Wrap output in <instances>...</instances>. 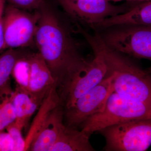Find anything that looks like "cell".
<instances>
[{"label": "cell", "instance_id": "cell-1", "mask_svg": "<svg viewBox=\"0 0 151 151\" xmlns=\"http://www.w3.org/2000/svg\"><path fill=\"white\" fill-rule=\"evenodd\" d=\"M35 42L57 82L86 59L68 30L44 3Z\"/></svg>", "mask_w": 151, "mask_h": 151}, {"label": "cell", "instance_id": "cell-2", "mask_svg": "<svg viewBox=\"0 0 151 151\" xmlns=\"http://www.w3.org/2000/svg\"><path fill=\"white\" fill-rule=\"evenodd\" d=\"M93 34L83 30L81 35L91 47L103 55L107 73L112 76L113 92L135 101L151 105V73L134 58L115 51L105 44L98 31Z\"/></svg>", "mask_w": 151, "mask_h": 151}, {"label": "cell", "instance_id": "cell-3", "mask_svg": "<svg viewBox=\"0 0 151 151\" xmlns=\"http://www.w3.org/2000/svg\"><path fill=\"white\" fill-rule=\"evenodd\" d=\"M91 48L94 54L93 59H86L57 82V91L64 111L99 84L106 75L107 66L103 55L97 49Z\"/></svg>", "mask_w": 151, "mask_h": 151}, {"label": "cell", "instance_id": "cell-4", "mask_svg": "<svg viewBox=\"0 0 151 151\" xmlns=\"http://www.w3.org/2000/svg\"><path fill=\"white\" fill-rule=\"evenodd\" d=\"M151 118V105L135 101L115 92L108 97L102 112L86 119L80 126L89 136L105 127L135 120Z\"/></svg>", "mask_w": 151, "mask_h": 151}, {"label": "cell", "instance_id": "cell-5", "mask_svg": "<svg viewBox=\"0 0 151 151\" xmlns=\"http://www.w3.org/2000/svg\"><path fill=\"white\" fill-rule=\"evenodd\" d=\"M97 31L105 44L113 50L151 62V25H116ZM146 70L151 73V65Z\"/></svg>", "mask_w": 151, "mask_h": 151}, {"label": "cell", "instance_id": "cell-6", "mask_svg": "<svg viewBox=\"0 0 151 151\" xmlns=\"http://www.w3.org/2000/svg\"><path fill=\"white\" fill-rule=\"evenodd\" d=\"M105 151H144L151 145V118L112 125L99 130Z\"/></svg>", "mask_w": 151, "mask_h": 151}, {"label": "cell", "instance_id": "cell-7", "mask_svg": "<svg viewBox=\"0 0 151 151\" xmlns=\"http://www.w3.org/2000/svg\"><path fill=\"white\" fill-rule=\"evenodd\" d=\"M40 13L21 9L9 4L4 15L5 49H17L35 45V36Z\"/></svg>", "mask_w": 151, "mask_h": 151}, {"label": "cell", "instance_id": "cell-8", "mask_svg": "<svg viewBox=\"0 0 151 151\" xmlns=\"http://www.w3.org/2000/svg\"><path fill=\"white\" fill-rule=\"evenodd\" d=\"M65 12L76 22L92 29L105 19L129 11L137 2L115 5L108 0H58Z\"/></svg>", "mask_w": 151, "mask_h": 151}, {"label": "cell", "instance_id": "cell-9", "mask_svg": "<svg viewBox=\"0 0 151 151\" xmlns=\"http://www.w3.org/2000/svg\"><path fill=\"white\" fill-rule=\"evenodd\" d=\"M112 79V76L106 73L99 84L64 110L65 126L77 129L86 119L103 111L108 96L113 92Z\"/></svg>", "mask_w": 151, "mask_h": 151}, {"label": "cell", "instance_id": "cell-10", "mask_svg": "<svg viewBox=\"0 0 151 151\" xmlns=\"http://www.w3.org/2000/svg\"><path fill=\"white\" fill-rule=\"evenodd\" d=\"M64 109L60 104L50 112L30 145L29 151H50L64 129Z\"/></svg>", "mask_w": 151, "mask_h": 151}, {"label": "cell", "instance_id": "cell-11", "mask_svg": "<svg viewBox=\"0 0 151 151\" xmlns=\"http://www.w3.org/2000/svg\"><path fill=\"white\" fill-rule=\"evenodd\" d=\"M29 60L30 73L27 90L32 94L44 98L56 80L38 52L30 54Z\"/></svg>", "mask_w": 151, "mask_h": 151}, {"label": "cell", "instance_id": "cell-12", "mask_svg": "<svg viewBox=\"0 0 151 151\" xmlns=\"http://www.w3.org/2000/svg\"><path fill=\"white\" fill-rule=\"evenodd\" d=\"M119 24L151 25V0L138 2L129 11L105 19L93 26L92 29L99 30Z\"/></svg>", "mask_w": 151, "mask_h": 151}, {"label": "cell", "instance_id": "cell-13", "mask_svg": "<svg viewBox=\"0 0 151 151\" xmlns=\"http://www.w3.org/2000/svg\"><path fill=\"white\" fill-rule=\"evenodd\" d=\"M44 98L32 94L27 89L17 85L14 91L12 103L16 114L14 123L20 129H22L26 126Z\"/></svg>", "mask_w": 151, "mask_h": 151}, {"label": "cell", "instance_id": "cell-14", "mask_svg": "<svg viewBox=\"0 0 151 151\" xmlns=\"http://www.w3.org/2000/svg\"><path fill=\"white\" fill-rule=\"evenodd\" d=\"M90 136L83 131L65 126L50 151H94Z\"/></svg>", "mask_w": 151, "mask_h": 151}, {"label": "cell", "instance_id": "cell-15", "mask_svg": "<svg viewBox=\"0 0 151 151\" xmlns=\"http://www.w3.org/2000/svg\"><path fill=\"white\" fill-rule=\"evenodd\" d=\"M56 87L57 82L47 92L39 108L37 114L34 119L29 129L24 138L25 151H29L30 145L33 139L50 113L60 104Z\"/></svg>", "mask_w": 151, "mask_h": 151}, {"label": "cell", "instance_id": "cell-16", "mask_svg": "<svg viewBox=\"0 0 151 151\" xmlns=\"http://www.w3.org/2000/svg\"><path fill=\"white\" fill-rule=\"evenodd\" d=\"M14 93L10 81L0 88V132L15 121V111L12 103Z\"/></svg>", "mask_w": 151, "mask_h": 151}, {"label": "cell", "instance_id": "cell-17", "mask_svg": "<svg viewBox=\"0 0 151 151\" xmlns=\"http://www.w3.org/2000/svg\"><path fill=\"white\" fill-rule=\"evenodd\" d=\"M25 55L17 49H8L0 55V88L10 81L17 61Z\"/></svg>", "mask_w": 151, "mask_h": 151}, {"label": "cell", "instance_id": "cell-18", "mask_svg": "<svg viewBox=\"0 0 151 151\" xmlns=\"http://www.w3.org/2000/svg\"><path fill=\"white\" fill-rule=\"evenodd\" d=\"M29 55L27 54L17 61L12 74L17 85L27 90L30 73Z\"/></svg>", "mask_w": 151, "mask_h": 151}, {"label": "cell", "instance_id": "cell-19", "mask_svg": "<svg viewBox=\"0 0 151 151\" xmlns=\"http://www.w3.org/2000/svg\"><path fill=\"white\" fill-rule=\"evenodd\" d=\"M6 129L13 142V151H25L24 139L22 135V129L14 122L8 126Z\"/></svg>", "mask_w": 151, "mask_h": 151}, {"label": "cell", "instance_id": "cell-20", "mask_svg": "<svg viewBox=\"0 0 151 151\" xmlns=\"http://www.w3.org/2000/svg\"><path fill=\"white\" fill-rule=\"evenodd\" d=\"M9 4L27 11L37 10L42 4L43 0H7Z\"/></svg>", "mask_w": 151, "mask_h": 151}, {"label": "cell", "instance_id": "cell-21", "mask_svg": "<svg viewBox=\"0 0 151 151\" xmlns=\"http://www.w3.org/2000/svg\"><path fill=\"white\" fill-rule=\"evenodd\" d=\"M14 144L9 133L0 132V151H13Z\"/></svg>", "mask_w": 151, "mask_h": 151}, {"label": "cell", "instance_id": "cell-22", "mask_svg": "<svg viewBox=\"0 0 151 151\" xmlns=\"http://www.w3.org/2000/svg\"><path fill=\"white\" fill-rule=\"evenodd\" d=\"M6 0H0V51L5 49L4 15L5 8Z\"/></svg>", "mask_w": 151, "mask_h": 151}, {"label": "cell", "instance_id": "cell-23", "mask_svg": "<svg viewBox=\"0 0 151 151\" xmlns=\"http://www.w3.org/2000/svg\"><path fill=\"white\" fill-rule=\"evenodd\" d=\"M110 1L119 2L122 1H127L140 2L143 1H149V0H108Z\"/></svg>", "mask_w": 151, "mask_h": 151}]
</instances>
